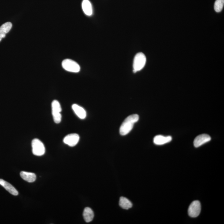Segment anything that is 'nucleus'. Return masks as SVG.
<instances>
[{"mask_svg": "<svg viewBox=\"0 0 224 224\" xmlns=\"http://www.w3.org/2000/svg\"><path fill=\"white\" fill-rule=\"evenodd\" d=\"M139 120V116L137 114L129 115L121 125L120 128V133L121 135H126L132 130L134 125Z\"/></svg>", "mask_w": 224, "mask_h": 224, "instance_id": "f257e3e1", "label": "nucleus"}, {"mask_svg": "<svg viewBox=\"0 0 224 224\" xmlns=\"http://www.w3.org/2000/svg\"><path fill=\"white\" fill-rule=\"evenodd\" d=\"M146 63V56L143 53L139 52L136 54L133 64L134 73L141 70L145 66Z\"/></svg>", "mask_w": 224, "mask_h": 224, "instance_id": "f03ea898", "label": "nucleus"}, {"mask_svg": "<svg viewBox=\"0 0 224 224\" xmlns=\"http://www.w3.org/2000/svg\"><path fill=\"white\" fill-rule=\"evenodd\" d=\"M52 108L54 122L58 124L61 122L62 117L61 114L62 109L60 104L57 100H53L52 103Z\"/></svg>", "mask_w": 224, "mask_h": 224, "instance_id": "7ed1b4c3", "label": "nucleus"}, {"mask_svg": "<svg viewBox=\"0 0 224 224\" xmlns=\"http://www.w3.org/2000/svg\"><path fill=\"white\" fill-rule=\"evenodd\" d=\"M32 151L34 155L37 156H41L45 154V152L44 145L38 139H34L32 142Z\"/></svg>", "mask_w": 224, "mask_h": 224, "instance_id": "20e7f679", "label": "nucleus"}, {"mask_svg": "<svg viewBox=\"0 0 224 224\" xmlns=\"http://www.w3.org/2000/svg\"><path fill=\"white\" fill-rule=\"evenodd\" d=\"M62 66L63 69L69 72L78 73L80 71L79 64L71 60H64L62 62Z\"/></svg>", "mask_w": 224, "mask_h": 224, "instance_id": "39448f33", "label": "nucleus"}, {"mask_svg": "<svg viewBox=\"0 0 224 224\" xmlns=\"http://www.w3.org/2000/svg\"><path fill=\"white\" fill-rule=\"evenodd\" d=\"M201 206L200 202L195 201L190 204L188 209V214L192 218H196L200 214Z\"/></svg>", "mask_w": 224, "mask_h": 224, "instance_id": "423d86ee", "label": "nucleus"}, {"mask_svg": "<svg viewBox=\"0 0 224 224\" xmlns=\"http://www.w3.org/2000/svg\"><path fill=\"white\" fill-rule=\"evenodd\" d=\"M80 139L79 136L76 133L71 134L66 136L63 139V143L70 146H76Z\"/></svg>", "mask_w": 224, "mask_h": 224, "instance_id": "0eeeda50", "label": "nucleus"}, {"mask_svg": "<svg viewBox=\"0 0 224 224\" xmlns=\"http://www.w3.org/2000/svg\"><path fill=\"white\" fill-rule=\"evenodd\" d=\"M211 140V137L209 135L203 134L196 137L193 142L195 147H198Z\"/></svg>", "mask_w": 224, "mask_h": 224, "instance_id": "6e6552de", "label": "nucleus"}, {"mask_svg": "<svg viewBox=\"0 0 224 224\" xmlns=\"http://www.w3.org/2000/svg\"><path fill=\"white\" fill-rule=\"evenodd\" d=\"M172 139L171 136H164L161 135L156 136L154 138V143L155 145H164L167 143H170Z\"/></svg>", "mask_w": 224, "mask_h": 224, "instance_id": "1a4fd4ad", "label": "nucleus"}, {"mask_svg": "<svg viewBox=\"0 0 224 224\" xmlns=\"http://www.w3.org/2000/svg\"><path fill=\"white\" fill-rule=\"evenodd\" d=\"M0 185L3 186L11 194L15 196L18 195V192L17 191L16 189H15L12 185L3 179H0Z\"/></svg>", "mask_w": 224, "mask_h": 224, "instance_id": "9d476101", "label": "nucleus"}, {"mask_svg": "<svg viewBox=\"0 0 224 224\" xmlns=\"http://www.w3.org/2000/svg\"><path fill=\"white\" fill-rule=\"evenodd\" d=\"M73 110L75 114L77 115L79 118L81 119H84L86 117V112L84 108L78 105L74 104L72 106Z\"/></svg>", "mask_w": 224, "mask_h": 224, "instance_id": "9b49d317", "label": "nucleus"}, {"mask_svg": "<svg viewBox=\"0 0 224 224\" xmlns=\"http://www.w3.org/2000/svg\"><path fill=\"white\" fill-rule=\"evenodd\" d=\"M82 8L84 13L86 16H91L93 14L92 5L89 0H83L82 3Z\"/></svg>", "mask_w": 224, "mask_h": 224, "instance_id": "f8f14e48", "label": "nucleus"}, {"mask_svg": "<svg viewBox=\"0 0 224 224\" xmlns=\"http://www.w3.org/2000/svg\"><path fill=\"white\" fill-rule=\"evenodd\" d=\"M20 175L23 179L29 183L34 182L36 179V175L33 173L22 171L20 172Z\"/></svg>", "mask_w": 224, "mask_h": 224, "instance_id": "ddd939ff", "label": "nucleus"}, {"mask_svg": "<svg viewBox=\"0 0 224 224\" xmlns=\"http://www.w3.org/2000/svg\"><path fill=\"white\" fill-rule=\"evenodd\" d=\"M83 217L86 222H89L93 220L94 218V213L90 208H86L83 212Z\"/></svg>", "mask_w": 224, "mask_h": 224, "instance_id": "4468645a", "label": "nucleus"}, {"mask_svg": "<svg viewBox=\"0 0 224 224\" xmlns=\"http://www.w3.org/2000/svg\"><path fill=\"white\" fill-rule=\"evenodd\" d=\"M119 205L122 208L126 210L129 209L132 206V204L131 201L124 197H121L120 198Z\"/></svg>", "mask_w": 224, "mask_h": 224, "instance_id": "2eb2a0df", "label": "nucleus"}, {"mask_svg": "<svg viewBox=\"0 0 224 224\" xmlns=\"http://www.w3.org/2000/svg\"><path fill=\"white\" fill-rule=\"evenodd\" d=\"M224 5V0H216L214 4V9L216 12H221L223 8Z\"/></svg>", "mask_w": 224, "mask_h": 224, "instance_id": "dca6fc26", "label": "nucleus"}, {"mask_svg": "<svg viewBox=\"0 0 224 224\" xmlns=\"http://www.w3.org/2000/svg\"><path fill=\"white\" fill-rule=\"evenodd\" d=\"M12 27V24L10 22H7L3 24L0 27V31L7 34L9 33Z\"/></svg>", "mask_w": 224, "mask_h": 224, "instance_id": "f3484780", "label": "nucleus"}, {"mask_svg": "<svg viewBox=\"0 0 224 224\" xmlns=\"http://www.w3.org/2000/svg\"><path fill=\"white\" fill-rule=\"evenodd\" d=\"M5 35H6V34H5V33H3V32L0 31V42H1V40H2V39H3V38H4L5 37Z\"/></svg>", "mask_w": 224, "mask_h": 224, "instance_id": "a211bd4d", "label": "nucleus"}]
</instances>
